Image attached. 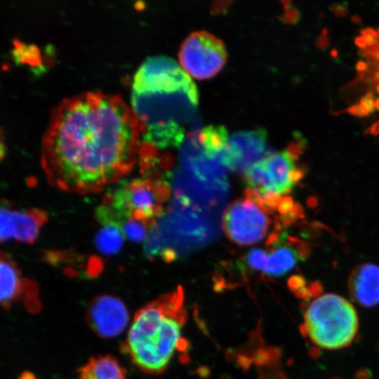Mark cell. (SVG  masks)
I'll return each instance as SVG.
<instances>
[{
	"label": "cell",
	"instance_id": "obj_1",
	"mask_svg": "<svg viewBox=\"0 0 379 379\" xmlns=\"http://www.w3.org/2000/svg\"><path fill=\"white\" fill-rule=\"evenodd\" d=\"M140 132L119 96L92 92L65 99L42 139V169L54 187L77 194L105 190L133 169Z\"/></svg>",
	"mask_w": 379,
	"mask_h": 379
},
{
	"label": "cell",
	"instance_id": "obj_2",
	"mask_svg": "<svg viewBox=\"0 0 379 379\" xmlns=\"http://www.w3.org/2000/svg\"><path fill=\"white\" fill-rule=\"evenodd\" d=\"M198 104V88L174 58H147L134 74L131 109L146 143L165 149L184 140V124Z\"/></svg>",
	"mask_w": 379,
	"mask_h": 379
},
{
	"label": "cell",
	"instance_id": "obj_3",
	"mask_svg": "<svg viewBox=\"0 0 379 379\" xmlns=\"http://www.w3.org/2000/svg\"><path fill=\"white\" fill-rule=\"evenodd\" d=\"M178 297H163L134 316L122 351L142 372H163L179 347L184 322Z\"/></svg>",
	"mask_w": 379,
	"mask_h": 379
},
{
	"label": "cell",
	"instance_id": "obj_4",
	"mask_svg": "<svg viewBox=\"0 0 379 379\" xmlns=\"http://www.w3.org/2000/svg\"><path fill=\"white\" fill-rule=\"evenodd\" d=\"M304 328L313 344L326 351L351 346L359 330V317L353 304L344 297L327 293L310 303Z\"/></svg>",
	"mask_w": 379,
	"mask_h": 379
},
{
	"label": "cell",
	"instance_id": "obj_5",
	"mask_svg": "<svg viewBox=\"0 0 379 379\" xmlns=\"http://www.w3.org/2000/svg\"><path fill=\"white\" fill-rule=\"evenodd\" d=\"M299 155L290 150L269 154L244 171L249 198L263 207H274L302 179Z\"/></svg>",
	"mask_w": 379,
	"mask_h": 379
},
{
	"label": "cell",
	"instance_id": "obj_6",
	"mask_svg": "<svg viewBox=\"0 0 379 379\" xmlns=\"http://www.w3.org/2000/svg\"><path fill=\"white\" fill-rule=\"evenodd\" d=\"M168 197L169 187L165 183L136 179L120 184L103 204L110 208L121 225L124 220H135L150 227L161 216Z\"/></svg>",
	"mask_w": 379,
	"mask_h": 379
},
{
	"label": "cell",
	"instance_id": "obj_7",
	"mask_svg": "<svg viewBox=\"0 0 379 379\" xmlns=\"http://www.w3.org/2000/svg\"><path fill=\"white\" fill-rule=\"evenodd\" d=\"M182 67L197 79H208L222 70L227 58L226 46L216 35L195 31L186 37L179 53Z\"/></svg>",
	"mask_w": 379,
	"mask_h": 379
},
{
	"label": "cell",
	"instance_id": "obj_8",
	"mask_svg": "<svg viewBox=\"0 0 379 379\" xmlns=\"http://www.w3.org/2000/svg\"><path fill=\"white\" fill-rule=\"evenodd\" d=\"M226 236L241 246H250L263 241L270 227L265 207L248 198L234 202L224 214Z\"/></svg>",
	"mask_w": 379,
	"mask_h": 379
},
{
	"label": "cell",
	"instance_id": "obj_9",
	"mask_svg": "<svg viewBox=\"0 0 379 379\" xmlns=\"http://www.w3.org/2000/svg\"><path fill=\"white\" fill-rule=\"evenodd\" d=\"M48 218L43 210L18 208L9 201L0 200V243L11 240L34 243Z\"/></svg>",
	"mask_w": 379,
	"mask_h": 379
},
{
	"label": "cell",
	"instance_id": "obj_10",
	"mask_svg": "<svg viewBox=\"0 0 379 379\" xmlns=\"http://www.w3.org/2000/svg\"><path fill=\"white\" fill-rule=\"evenodd\" d=\"M268 155L267 132L255 128L239 131L229 136L220 162L226 169L244 172Z\"/></svg>",
	"mask_w": 379,
	"mask_h": 379
},
{
	"label": "cell",
	"instance_id": "obj_11",
	"mask_svg": "<svg viewBox=\"0 0 379 379\" xmlns=\"http://www.w3.org/2000/svg\"><path fill=\"white\" fill-rule=\"evenodd\" d=\"M86 319L92 330L100 337H116L128 325V309L118 298L103 295L90 304Z\"/></svg>",
	"mask_w": 379,
	"mask_h": 379
},
{
	"label": "cell",
	"instance_id": "obj_12",
	"mask_svg": "<svg viewBox=\"0 0 379 379\" xmlns=\"http://www.w3.org/2000/svg\"><path fill=\"white\" fill-rule=\"evenodd\" d=\"M37 295L35 284L23 277L12 255L0 252V307L8 308L23 301L35 308Z\"/></svg>",
	"mask_w": 379,
	"mask_h": 379
},
{
	"label": "cell",
	"instance_id": "obj_13",
	"mask_svg": "<svg viewBox=\"0 0 379 379\" xmlns=\"http://www.w3.org/2000/svg\"><path fill=\"white\" fill-rule=\"evenodd\" d=\"M348 289L355 302L371 308L379 305V266L363 264L356 268L348 281Z\"/></svg>",
	"mask_w": 379,
	"mask_h": 379
},
{
	"label": "cell",
	"instance_id": "obj_14",
	"mask_svg": "<svg viewBox=\"0 0 379 379\" xmlns=\"http://www.w3.org/2000/svg\"><path fill=\"white\" fill-rule=\"evenodd\" d=\"M97 220L102 226L96 237V245L99 251L106 255L118 253L125 237L121 222L105 205L100 206L97 211Z\"/></svg>",
	"mask_w": 379,
	"mask_h": 379
},
{
	"label": "cell",
	"instance_id": "obj_15",
	"mask_svg": "<svg viewBox=\"0 0 379 379\" xmlns=\"http://www.w3.org/2000/svg\"><path fill=\"white\" fill-rule=\"evenodd\" d=\"M78 379H128L127 371L112 356L93 357L78 370Z\"/></svg>",
	"mask_w": 379,
	"mask_h": 379
},
{
	"label": "cell",
	"instance_id": "obj_16",
	"mask_svg": "<svg viewBox=\"0 0 379 379\" xmlns=\"http://www.w3.org/2000/svg\"><path fill=\"white\" fill-rule=\"evenodd\" d=\"M299 251L293 246L278 245L269 253L264 273L269 277H281L291 271L300 261Z\"/></svg>",
	"mask_w": 379,
	"mask_h": 379
},
{
	"label": "cell",
	"instance_id": "obj_17",
	"mask_svg": "<svg viewBox=\"0 0 379 379\" xmlns=\"http://www.w3.org/2000/svg\"><path fill=\"white\" fill-rule=\"evenodd\" d=\"M229 135L223 126H208L199 134V140L204 152L209 158H220L226 148Z\"/></svg>",
	"mask_w": 379,
	"mask_h": 379
},
{
	"label": "cell",
	"instance_id": "obj_18",
	"mask_svg": "<svg viewBox=\"0 0 379 379\" xmlns=\"http://www.w3.org/2000/svg\"><path fill=\"white\" fill-rule=\"evenodd\" d=\"M146 224L135 220H126L121 224V229L125 237L132 242H141L148 239Z\"/></svg>",
	"mask_w": 379,
	"mask_h": 379
},
{
	"label": "cell",
	"instance_id": "obj_19",
	"mask_svg": "<svg viewBox=\"0 0 379 379\" xmlns=\"http://www.w3.org/2000/svg\"><path fill=\"white\" fill-rule=\"evenodd\" d=\"M269 252L261 249H253L246 256L247 265L255 271H265L267 265Z\"/></svg>",
	"mask_w": 379,
	"mask_h": 379
},
{
	"label": "cell",
	"instance_id": "obj_20",
	"mask_svg": "<svg viewBox=\"0 0 379 379\" xmlns=\"http://www.w3.org/2000/svg\"><path fill=\"white\" fill-rule=\"evenodd\" d=\"M360 106L363 112L366 114V116L370 114V112H375V102H374V99H373V94L371 93H369L367 94L365 97H363V99H361Z\"/></svg>",
	"mask_w": 379,
	"mask_h": 379
},
{
	"label": "cell",
	"instance_id": "obj_21",
	"mask_svg": "<svg viewBox=\"0 0 379 379\" xmlns=\"http://www.w3.org/2000/svg\"><path fill=\"white\" fill-rule=\"evenodd\" d=\"M330 9H331L332 13L338 17L347 16V12H348L346 4H335L332 6Z\"/></svg>",
	"mask_w": 379,
	"mask_h": 379
},
{
	"label": "cell",
	"instance_id": "obj_22",
	"mask_svg": "<svg viewBox=\"0 0 379 379\" xmlns=\"http://www.w3.org/2000/svg\"><path fill=\"white\" fill-rule=\"evenodd\" d=\"M343 112H347V113L354 115V116H357V117H364V116H366V114L363 112V110L361 108L360 105H352L351 107L346 109Z\"/></svg>",
	"mask_w": 379,
	"mask_h": 379
},
{
	"label": "cell",
	"instance_id": "obj_23",
	"mask_svg": "<svg viewBox=\"0 0 379 379\" xmlns=\"http://www.w3.org/2000/svg\"><path fill=\"white\" fill-rule=\"evenodd\" d=\"M355 42H356V45H357V46H358L359 48H362L363 50H365V49H367L368 45H367L366 41L364 40V38H363V36L357 37V38L356 39V41H355Z\"/></svg>",
	"mask_w": 379,
	"mask_h": 379
},
{
	"label": "cell",
	"instance_id": "obj_24",
	"mask_svg": "<svg viewBox=\"0 0 379 379\" xmlns=\"http://www.w3.org/2000/svg\"><path fill=\"white\" fill-rule=\"evenodd\" d=\"M361 35H362V36H363V35H372V36H374V37H376V38H378V34L374 30V29L372 28H365L363 29V30H362L361 31Z\"/></svg>",
	"mask_w": 379,
	"mask_h": 379
},
{
	"label": "cell",
	"instance_id": "obj_25",
	"mask_svg": "<svg viewBox=\"0 0 379 379\" xmlns=\"http://www.w3.org/2000/svg\"><path fill=\"white\" fill-rule=\"evenodd\" d=\"M367 68H368V64H366V63H364V62H358L357 64V70H359V71H366Z\"/></svg>",
	"mask_w": 379,
	"mask_h": 379
},
{
	"label": "cell",
	"instance_id": "obj_26",
	"mask_svg": "<svg viewBox=\"0 0 379 379\" xmlns=\"http://www.w3.org/2000/svg\"><path fill=\"white\" fill-rule=\"evenodd\" d=\"M370 134H373V135H377V134H379L378 124H376V123H375V124L373 125L372 127H371V128H370Z\"/></svg>",
	"mask_w": 379,
	"mask_h": 379
},
{
	"label": "cell",
	"instance_id": "obj_27",
	"mask_svg": "<svg viewBox=\"0 0 379 379\" xmlns=\"http://www.w3.org/2000/svg\"><path fill=\"white\" fill-rule=\"evenodd\" d=\"M351 20H352V22L357 24V25L360 24L361 21H362V19H361L360 17L358 16V15H354V16L351 18Z\"/></svg>",
	"mask_w": 379,
	"mask_h": 379
},
{
	"label": "cell",
	"instance_id": "obj_28",
	"mask_svg": "<svg viewBox=\"0 0 379 379\" xmlns=\"http://www.w3.org/2000/svg\"><path fill=\"white\" fill-rule=\"evenodd\" d=\"M375 107L377 110H379V99H376V101H375Z\"/></svg>",
	"mask_w": 379,
	"mask_h": 379
},
{
	"label": "cell",
	"instance_id": "obj_29",
	"mask_svg": "<svg viewBox=\"0 0 379 379\" xmlns=\"http://www.w3.org/2000/svg\"><path fill=\"white\" fill-rule=\"evenodd\" d=\"M332 54H333V55H334L335 57H336V55H337L338 53H337V51H335H335H333V53H332Z\"/></svg>",
	"mask_w": 379,
	"mask_h": 379
},
{
	"label": "cell",
	"instance_id": "obj_30",
	"mask_svg": "<svg viewBox=\"0 0 379 379\" xmlns=\"http://www.w3.org/2000/svg\"><path fill=\"white\" fill-rule=\"evenodd\" d=\"M376 91H377V93H379V84L376 86Z\"/></svg>",
	"mask_w": 379,
	"mask_h": 379
},
{
	"label": "cell",
	"instance_id": "obj_31",
	"mask_svg": "<svg viewBox=\"0 0 379 379\" xmlns=\"http://www.w3.org/2000/svg\"><path fill=\"white\" fill-rule=\"evenodd\" d=\"M378 38H379V29H378Z\"/></svg>",
	"mask_w": 379,
	"mask_h": 379
}]
</instances>
